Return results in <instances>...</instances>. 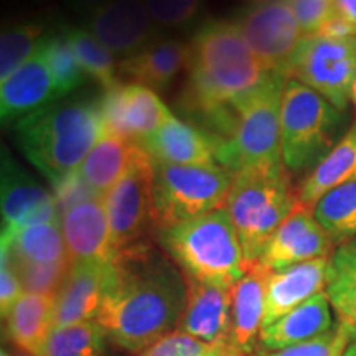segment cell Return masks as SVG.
I'll return each mask as SVG.
<instances>
[{
	"mask_svg": "<svg viewBox=\"0 0 356 356\" xmlns=\"http://www.w3.org/2000/svg\"><path fill=\"white\" fill-rule=\"evenodd\" d=\"M56 99L58 96L51 71L48 68L47 58L40 44L37 53L2 83V89H0L2 122H19L20 119Z\"/></svg>",
	"mask_w": 356,
	"mask_h": 356,
	"instance_id": "ffe728a7",
	"label": "cell"
},
{
	"mask_svg": "<svg viewBox=\"0 0 356 356\" xmlns=\"http://www.w3.org/2000/svg\"><path fill=\"white\" fill-rule=\"evenodd\" d=\"M89 29L111 53L127 56L152 42L155 33L144 0H109L92 12Z\"/></svg>",
	"mask_w": 356,
	"mask_h": 356,
	"instance_id": "2e32d148",
	"label": "cell"
},
{
	"mask_svg": "<svg viewBox=\"0 0 356 356\" xmlns=\"http://www.w3.org/2000/svg\"><path fill=\"white\" fill-rule=\"evenodd\" d=\"M65 33L88 76L96 79L104 91L121 83L119 63H115L114 53H111L95 35L81 29H68Z\"/></svg>",
	"mask_w": 356,
	"mask_h": 356,
	"instance_id": "1f68e13d",
	"label": "cell"
},
{
	"mask_svg": "<svg viewBox=\"0 0 356 356\" xmlns=\"http://www.w3.org/2000/svg\"><path fill=\"white\" fill-rule=\"evenodd\" d=\"M299 22L302 35L312 37L320 30L325 20L335 12L333 0H287Z\"/></svg>",
	"mask_w": 356,
	"mask_h": 356,
	"instance_id": "f35d334b",
	"label": "cell"
},
{
	"mask_svg": "<svg viewBox=\"0 0 356 356\" xmlns=\"http://www.w3.org/2000/svg\"><path fill=\"white\" fill-rule=\"evenodd\" d=\"M350 99H351V102H353L355 108H356V76H355L353 86H351V95H350Z\"/></svg>",
	"mask_w": 356,
	"mask_h": 356,
	"instance_id": "f6af8a7d",
	"label": "cell"
},
{
	"mask_svg": "<svg viewBox=\"0 0 356 356\" xmlns=\"http://www.w3.org/2000/svg\"><path fill=\"white\" fill-rule=\"evenodd\" d=\"M229 348V345L208 343L188 333L175 330L160 338L139 356H220Z\"/></svg>",
	"mask_w": 356,
	"mask_h": 356,
	"instance_id": "8d00e7d4",
	"label": "cell"
},
{
	"mask_svg": "<svg viewBox=\"0 0 356 356\" xmlns=\"http://www.w3.org/2000/svg\"><path fill=\"white\" fill-rule=\"evenodd\" d=\"M104 328L96 320L70 327H55L37 356H104Z\"/></svg>",
	"mask_w": 356,
	"mask_h": 356,
	"instance_id": "4dcf8cb0",
	"label": "cell"
},
{
	"mask_svg": "<svg viewBox=\"0 0 356 356\" xmlns=\"http://www.w3.org/2000/svg\"><path fill=\"white\" fill-rule=\"evenodd\" d=\"M150 19L163 29H177L197 17L203 0H144Z\"/></svg>",
	"mask_w": 356,
	"mask_h": 356,
	"instance_id": "74e56055",
	"label": "cell"
},
{
	"mask_svg": "<svg viewBox=\"0 0 356 356\" xmlns=\"http://www.w3.org/2000/svg\"><path fill=\"white\" fill-rule=\"evenodd\" d=\"M333 244V239L315 220L310 208L299 203L267 243L259 262L274 273L318 257H328Z\"/></svg>",
	"mask_w": 356,
	"mask_h": 356,
	"instance_id": "4fadbf2b",
	"label": "cell"
},
{
	"mask_svg": "<svg viewBox=\"0 0 356 356\" xmlns=\"http://www.w3.org/2000/svg\"><path fill=\"white\" fill-rule=\"evenodd\" d=\"M220 356H239V355H236L234 351H233V348H229L228 351H225V353L220 355Z\"/></svg>",
	"mask_w": 356,
	"mask_h": 356,
	"instance_id": "bcb514c9",
	"label": "cell"
},
{
	"mask_svg": "<svg viewBox=\"0 0 356 356\" xmlns=\"http://www.w3.org/2000/svg\"><path fill=\"white\" fill-rule=\"evenodd\" d=\"M159 243L185 277L210 286L233 289L251 264L226 208L160 231Z\"/></svg>",
	"mask_w": 356,
	"mask_h": 356,
	"instance_id": "277c9868",
	"label": "cell"
},
{
	"mask_svg": "<svg viewBox=\"0 0 356 356\" xmlns=\"http://www.w3.org/2000/svg\"><path fill=\"white\" fill-rule=\"evenodd\" d=\"M43 38V29L38 24H19L3 30L2 38H0V79L2 83L37 53Z\"/></svg>",
	"mask_w": 356,
	"mask_h": 356,
	"instance_id": "836d02e7",
	"label": "cell"
},
{
	"mask_svg": "<svg viewBox=\"0 0 356 356\" xmlns=\"http://www.w3.org/2000/svg\"><path fill=\"white\" fill-rule=\"evenodd\" d=\"M0 252L6 254L8 261L12 262L13 269L19 274L24 291L30 293H42V296H56L70 273L71 264H73L71 261L55 262V264H30V262L13 261L6 249L2 248H0Z\"/></svg>",
	"mask_w": 356,
	"mask_h": 356,
	"instance_id": "e575fe53",
	"label": "cell"
},
{
	"mask_svg": "<svg viewBox=\"0 0 356 356\" xmlns=\"http://www.w3.org/2000/svg\"><path fill=\"white\" fill-rule=\"evenodd\" d=\"M188 300L178 330L215 345H229L231 289L186 277Z\"/></svg>",
	"mask_w": 356,
	"mask_h": 356,
	"instance_id": "7402d4cb",
	"label": "cell"
},
{
	"mask_svg": "<svg viewBox=\"0 0 356 356\" xmlns=\"http://www.w3.org/2000/svg\"><path fill=\"white\" fill-rule=\"evenodd\" d=\"M104 132L142 144L172 118L154 89L137 83H118L99 99Z\"/></svg>",
	"mask_w": 356,
	"mask_h": 356,
	"instance_id": "7c38bea8",
	"label": "cell"
},
{
	"mask_svg": "<svg viewBox=\"0 0 356 356\" xmlns=\"http://www.w3.org/2000/svg\"><path fill=\"white\" fill-rule=\"evenodd\" d=\"M102 134L99 101L44 106L17 122L22 152L53 186L81 167Z\"/></svg>",
	"mask_w": 356,
	"mask_h": 356,
	"instance_id": "3957f363",
	"label": "cell"
},
{
	"mask_svg": "<svg viewBox=\"0 0 356 356\" xmlns=\"http://www.w3.org/2000/svg\"><path fill=\"white\" fill-rule=\"evenodd\" d=\"M333 325L330 302L325 292H320L277 322L262 328L259 340L267 350L277 351L317 338Z\"/></svg>",
	"mask_w": 356,
	"mask_h": 356,
	"instance_id": "cb8c5ba5",
	"label": "cell"
},
{
	"mask_svg": "<svg viewBox=\"0 0 356 356\" xmlns=\"http://www.w3.org/2000/svg\"><path fill=\"white\" fill-rule=\"evenodd\" d=\"M2 264H0V310H2V318L7 317L17 300L24 296V286H22L19 274L13 269L12 262L8 261L6 254L0 252Z\"/></svg>",
	"mask_w": 356,
	"mask_h": 356,
	"instance_id": "ab89813d",
	"label": "cell"
},
{
	"mask_svg": "<svg viewBox=\"0 0 356 356\" xmlns=\"http://www.w3.org/2000/svg\"><path fill=\"white\" fill-rule=\"evenodd\" d=\"M286 83L282 73H270L236 106L228 132L216 142L218 165L234 175L249 167L284 163L280 108Z\"/></svg>",
	"mask_w": 356,
	"mask_h": 356,
	"instance_id": "8992f818",
	"label": "cell"
},
{
	"mask_svg": "<svg viewBox=\"0 0 356 356\" xmlns=\"http://www.w3.org/2000/svg\"><path fill=\"white\" fill-rule=\"evenodd\" d=\"M343 115L317 91L287 79L280 108L282 159L289 172L315 167L337 144Z\"/></svg>",
	"mask_w": 356,
	"mask_h": 356,
	"instance_id": "52a82bcc",
	"label": "cell"
},
{
	"mask_svg": "<svg viewBox=\"0 0 356 356\" xmlns=\"http://www.w3.org/2000/svg\"><path fill=\"white\" fill-rule=\"evenodd\" d=\"M343 356H356V340L353 341V343L348 345V348H346Z\"/></svg>",
	"mask_w": 356,
	"mask_h": 356,
	"instance_id": "ee69618b",
	"label": "cell"
},
{
	"mask_svg": "<svg viewBox=\"0 0 356 356\" xmlns=\"http://www.w3.org/2000/svg\"><path fill=\"white\" fill-rule=\"evenodd\" d=\"M315 35L318 37H327V38H338V40H348L356 38V26L341 17L340 13L333 12L325 24L320 26V30ZM314 37V35H312Z\"/></svg>",
	"mask_w": 356,
	"mask_h": 356,
	"instance_id": "60d3db41",
	"label": "cell"
},
{
	"mask_svg": "<svg viewBox=\"0 0 356 356\" xmlns=\"http://www.w3.org/2000/svg\"><path fill=\"white\" fill-rule=\"evenodd\" d=\"M188 44V76L181 102L202 115L210 132L270 73L252 53L236 22H207Z\"/></svg>",
	"mask_w": 356,
	"mask_h": 356,
	"instance_id": "7a4b0ae2",
	"label": "cell"
},
{
	"mask_svg": "<svg viewBox=\"0 0 356 356\" xmlns=\"http://www.w3.org/2000/svg\"><path fill=\"white\" fill-rule=\"evenodd\" d=\"M270 273L259 261L251 262L246 274L231 289L229 346L236 355L254 353L264 320L266 291Z\"/></svg>",
	"mask_w": 356,
	"mask_h": 356,
	"instance_id": "ac0fdd59",
	"label": "cell"
},
{
	"mask_svg": "<svg viewBox=\"0 0 356 356\" xmlns=\"http://www.w3.org/2000/svg\"><path fill=\"white\" fill-rule=\"evenodd\" d=\"M155 162L140 144L127 170L104 197L115 254L139 246L154 228Z\"/></svg>",
	"mask_w": 356,
	"mask_h": 356,
	"instance_id": "9c48e42d",
	"label": "cell"
},
{
	"mask_svg": "<svg viewBox=\"0 0 356 356\" xmlns=\"http://www.w3.org/2000/svg\"><path fill=\"white\" fill-rule=\"evenodd\" d=\"M284 76L312 88L338 111H345L356 76V38L302 37Z\"/></svg>",
	"mask_w": 356,
	"mask_h": 356,
	"instance_id": "30bf717a",
	"label": "cell"
},
{
	"mask_svg": "<svg viewBox=\"0 0 356 356\" xmlns=\"http://www.w3.org/2000/svg\"><path fill=\"white\" fill-rule=\"evenodd\" d=\"M188 61L190 44L175 38H154L137 53L124 58L118 71L129 83L165 91L181 71H186Z\"/></svg>",
	"mask_w": 356,
	"mask_h": 356,
	"instance_id": "603a6c76",
	"label": "cell"
},
{
	"mask_svg": "<svg viewBox=\"0 0 356 356\" xmlns=\"http://www.w3.org/2000/svg\"><path fill=\"white\" fill-rule=\"evenodd\" d=\"M137 145L113 134L104 132L78 168L84 184L97 198H104L127 170Z\"/></svg>",
	"mask_w": 356,
	"mask_h": 356,
	"instance_id": "4316f807",
	"label": "cell"
},
{
	"mask_svg": "<svg viewBox=\"0 0 356 356\" xmlns=\"http://www.w3.org/2000/svg\"><path fill=\"white\" fill-rule=\"evenodd\" d=\"M2 249L13 261L30 264L70 261L61 220L26 226L13 234H2Z\"/></svg>",
	"mask_w": 356,
	"mask_h": 356,
	"instance_id": "83f0119b",
	"label": "cell"
},
{
	"mask_svg": "<svg viewBox=\"0 0 356 356\" xmlns=\"http://www.w3.org/2000/svg\"><path fill=\"white\" fill-rule=\"evenodd\" d=\"M66 249L71 262L113 264L115 249L111 238L104 198H91L61 213Z\"/></svg>",
	"mask_w": 356,
	"mask_h": 356,
	"instance_id": "e0dca14e",
	"label": "cell"
},
{
	"mask_svg": "<svg viewBox=\"0 0 356 356\" xmlns=\"http://www.w3.org/2000/svg\"><path fill=\"white\" fill-rule=\"evenodd\" d=\"M114 275V262H73L55 296V327L96 320L113 286Z\"/></svg>",
	"mask_w": 356,
	"mask_h": 356,
	"instance_id": "5bb4252c",
	"label": "cell"
},
{
	"mask_svg": "<svg viewBox=\"0 0 356 356\" xmlns=\"http://www.w3.org/2000/svg\"><path fill=\"white\" fill-rule=\"evenodd\" d=\"M15 356H35V355H30V353H26V351H24V353H17Z\"/></svg>",
	"mask_w": 356,
	"mask_h": 356,
	"instance_id": "7dc6e473",
	"label": "cell"
},
{
	"mask_svg": "<svg viewBox=\"0 0 356 356\" xmlns=\"http://www.w3.org/2000/svg\"><path fill=\"white\" fill-rule=\"evenodd\" d=\"M114 267L96 322L119 348L142 351L178 327L188 300L186 277L150 243L119 252Z\"/></svg>",
	"mask_w": 356,
	"mask_h": 356,
	"instance_id": "6da1fadb",
	"label": "cell"
},
{
	"mask_svg": "<svg viewBox=\"0 0 356 356\" xmlns=\"http://www.w3.org/2000/svg\"><path fill=\"white\" fill-rule=\"evenodd\" d=\"M3 320L13 343L37 356L55 328V296L24 292Z\"/></svg>",
	"mask_w": 356,
	"mask_h": 356,
	"instance_id": "484cf974",
	"label": "cell"
},
{
	"mask_svg": "<svg viewBox=\"0 0 356 356\" xmlns=\"http://www.w3.org/2000/svg\"><path fill=\"white\" fill-rule=\"evenodd\" d=\"M42 50L47 58L48 68L51 71L53 83H55L58 99L71 95L74 89L81 86L86 78L76 53L71 47L66 33H56L51 37H44Z\"/></svg>",
	"mask_w": 356,
	"mask_h": 356,
	"instance_id": "d6a6232c",
	"label": "cell"
},
{
	"mask_svg": "<svg viewBox=\"0 0 356 356\" xmlns=\"http://www.w3.org/2000/svg\"><path fill=\"white\" fill-rule=\"evenodd\" d=\"M315 220L333 243H348L356 236V180L327 193L314 208Z\"/></svg>",
	"mask_w": 356,
	"mask_h": 356,
	"instance_id": "f546056e",
	"label": "cell"
},
{
	"mask_svg": "<svg viewBox=\"0 0 356 356\" xmlns=\"http://www.w3.org/2000/svg\"><path fill=\"white\" fill-rule=\"evenodd\" d=\"M2 356H10V355H8V353H7V351H6V350H2Z\"/></svg>",
	"mask_w": 356,
	"mask_h": 356,
	"instance_id": "c3c4849f",
	"label": "cell"
},
{
	"mask_svg": "<svg viewBox=\"0 0 356 356\" xmlns=\"http://www.w3.org/2000/svg\"><path fill=\"white\" fill-rule=\"evenodd\" d=\"M109 0H73L74 6L81 7V8H88V10H96V8H99L104 6V3H108Z\"/></svg>",
	"mask_w": 356,
	"mask_h": 356,
	"instance_id": "7bdbcfd3",
	"label": "cell"
},
{
	"mask_svg": "<svg viewBox=\"0 0 356 356\" xmlns=\"http://www.w3.org/2000/svg\"><path fill=\"white\" fill-rule=\"evenodd\" d=\"M355 340L356 337L351 328L337 320L330 330L320 337L264 356H343L348 345Z\"/></svg>",
	"mask_w": 356,
	"mask_h": 356,
	"instance_id": "d590c367",
	"label": "cell"
},
{
	"mask_svg": "<svg viewBox=\"0 0 356 356\" xmlns=\"http://www.w3.org/2000/svg\"><path fill=\"white\" fill-rule=\"evenodd\" d=\"M328 259L330 257H318L270 273L266 291L262 328L277 322L289 312L325 291Z\"/></svg>",
	"mask_w": 356,
	"mask_h": 356,
	"instance_id": "44dd1931",
	"label": "cell"
},
{
	"mask_svg": "<svg viewBox=\"0 0 356 356\" xmlns=\"http://www.w3.org/2000/svg\"><path fill=\"white\" fill-rule=\"evenodd\" d=\"M323 292L338 322L350 327L356 337V243H345L332 252Z\"/></svg>",
	"mask_w": 356,
	"mask_h": 356,
	"instance_id": "f1b7e54d",
	"label": "cell"
},
{
	"mask_svg": "<svg viewBox=\"0 0 356 356\" xmlns=\"http://www.w3.org/2000/svg\"><path fill=\"white\" fill-rule=\"evenodd\" d=\"M335 12L356 26V0H333Z\"/></svg>",
	"mask_w": 356,
	"mask_h": 356,
	"instance_id": "b9f144b4",
	"label": "cell"
},
{
	"mask_svg": "<svg viewBox=\"0 0 356 356\" xmlns=\"http://www.w3.org/2000/svg\"><path fill=\"white\" fill-rule=\"evenodd\" d=\"M155 163L170 165H218L216 140L210 132L193 124L168 118L157 132L140 144Z\"/></svg>",
	"mask_w": 356,
	"mask_h": 356,
	"instance_id": "d6986e66",
	"label": "cell"
},
{
	"mask_svg": "<svg viewBox=\"0 0 356 356\" xmlns=\"http://www.w3.org/2000/svg\"><path fill=\"white\" fill-rule=\"evenodd\" d=\"M353 180H356V122L302 181L297 191L299 203L314 210L325 195Z\"/></svg>",
	"mask_w": 356,
	"mask_h": 356,
	"instance_id": "d4e9b609",
	"label": "cell"
},
{
	"mask_svg": "<svg viewBox=\"0 0 356 356\" xmlns=\"http://www.w3.org/2000/svg\"><path fill=\"white\" fill-rule=\"evenodd\" d=\"M297 204L299 197L284 163L249 167L234 173L225 208L248 262L259 261L267 243Z\"/></svg>",
	"mask_w": 356,
	"mask_h": 356,
	"instance_id": "5b68a950",
	"label": "cell"
},
{
	"mask_svg": "<svg viewBox=\"0 0 356 356\" xmlns=\"http://www.w3.org/2000/svg\"><path fill=\"white\" fill-rule=\"evenodd\" d=\"M231 184L233 173L221 165L155 163L154 228L160 233L184 221L225 208Z\"/></svg>",
	"mask_w": 356,
	"mask_h": 356,
	"instance_id": "ba28073f",
	"label": "cell"
},
{
	"mask_svg": "<svg viewBox=\"0 0 356 356\" xmlns=\"http://www.w3.org/2000/svg\"><path fill=\"white\" fill-rule=\"evenodd\" d=\"M244 38L269 73H282L299 47L302 35L287 0H270L243 15Z\"/></svg>",
	"mask_w": 356,
	"mask_h": 356,
	"instance_id": "8fae6325",
	"label": "cell"
},
{
	"mask_svg": "<svg viewBox=\"0 0 356 356\" xmlns=\"http://www.w3.org/2000/svg\"><path fill=\"white\" fill-rule=\"evenodd\" d=\"M61 220L55 195L22 172L10 155H2V234Z\"/></svg>",
	"mask_w": 356,
	"mask_h": 356,
	"instance_id": "9a60e30c",
	"label": "cell"
}]
</instances>
